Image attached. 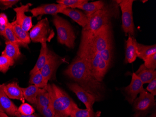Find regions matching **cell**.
Here are the masks:
<instances>
[{
	"label": "cell",
	"instance_id": "d6a6232c",
	"mask_svg": "<svg viewBox=\"0 0 156 117\" xmlns=\"http://www.w3.org/2000/svg\"><path fill=\"white\" fill-rule=\"evenodd\" d=\"M18 112L23 115H30L34 114L35 110L32 106L28 103H23L18 108Z\"/></svg>",
	"mask_w": 156,
	"mask_h": 117
},
{
	"label": "cell",
	"instance_id": "4dcf8cb0",
	"mask_svg": "<svg viewBox=\"0 0 156 117\" xmlns=\"http://www.w3.org/2000/svg\"><path fill=\"white\" fill-rule=\"evenodd\" d=\"M14 60L7 56L3 55L0 56V72L6 73L9 67L14 65Z\"/></svg>",
	"mask_w": 156,
	"mask_h": 117
},
{
	"label": "cell",
	"instance_id": "83f0119b",
	"mask_svg": "<svg viewBox=\"0 0 156 117\" xmlns=\"http://www.w3.org/2000/svg\"><path fill=\"white\" fill-rule=\"evenodd\" d=\"M29 83L37 86L39 89L44 88L48 84L45 82L40 70L30 75Z\"/></svg>",
	"mask_w": 156,
	"mask_h": 117
},
{
	"label": "cell",
	"instance_id": "d6986e66",
	"mask_svg": "<svg viewBox=\"0 0 156 117\" xmlns=\"http://www.w3.org/2000/svg\"><path fill=\"white\" fill-rule=\"evenodd\" d=\"M106 2L103 1H98L94 2H86L77 7V9H82L85 11L87 17L100 10L103 8Z\"/></svg>",
	"mask_w": 156,
	"mask_h": 117
},
{
	"label": "cell",
	"instance_id": "7402d4cb",
	"mask_svg": "<svg viewBox=\"0 0 156 117\" xmlns=\"http://www.w3.org/2000/svg\"><path fill=\"white\" fill-rule=\"evenodd\" d=\"M137 58L136 49L132 41V36L128 35V38L126 41L125 62L131 63L134 62Z\"/></svg>",
	"mask_w": 156,
	"mask_h": 117
},
{
	"label": "cell",
	"instance_id": "f1b7e54d",
	"mask_svg": "<svg viewBox=\"0 0 156 117\" xmlns=\"http://www.w3.org/2000/svg\"><path fill=\"white\" fill-rule=\"evenodd\" d=\"M109 66H110L107 63H106L101 57L100 60L97 68V73L95 78L98 81L102 82L103 78L106 73H107Z\"/></svg>",
	"mask_w": 156,
	"mask_h": 117
},
{
	"label": "cell",
	"instance_id": "60d3db41",
	"mask_svg": "<svg viewBox=\"0 0 156 117\" xmlns=\"http://www.w3.org/2000/svg\"><path fill=\"white\" fill-rule=\"evenodd\" d=\"M0 112H4L3 111V110H2V108L1 107V106H0Z\"/></svg>",
	"mask_w": 156,
	"mask_h": 117
},
{
	"label": "cell",
	"instance_id": "7c38bea8",
	"mask_svg": "<svg viewBox=\"0 0 156 117\" xmlns=\"http://www.w3.org/2000/svg\"><path fill=\"white\" fill-rule=\"evenodd\" d=\"M143 85L140 79L133 73L130 84L123 89L126 100L130 104H132L137 95L144 90Z\"/></svg>",
	"mask_w": 156,
	"mask_h": 117
},
{
	"label": "cell",
	"instance_id": "d4e9b609",
	"mask_svg": "<svg viewBox=\"0 0 156 117\" xmlns=\"http://www.w3.org/2000/svg\"><path fill=\"white\" fill-rule=\"evenodd\" d=\"M50 104V98L45 87L44 88L39 89L35 105L37 107H44L49 106Z\"/></svg>",
	"mask_w": 156,
	"mask_h": 117
},
{
	"label": "cell",
	"instance_id": "484cf974",
	"mask_svg": "<svg viewBox=\"0 0 156 117\" xmlns=\"http://www.w3.org/2000/svg\"><path fill=\"white\" fill-rule=\"evenodd\" d=\"M3 36H4L5 38L7 39V41L15 44L19 46H21L24 47H27L28 46V45L24 44L22 42H21L16 37V36L14 34L12 28H11V24L9 23L5 29Z\"/></svg>",
	"mask_w": 156,
	"mask_h": 117
},
{
	"label": "cell",
	"instance_id": "603a6c76",
	"mask_svg": "<svg viewBox=\"0 0 156 117\" xmlns=\"http://www.w3.org/2000/svg\"><path fill=\"white\" fill-rule=\"evenodd\" d=\"M10 24L13 32L18 40L27 45L30 43L31 40L30 37L29 33L28 32L23 30L22 27L17 24L15 21L10 23Z\"/></svg>",
	"mask_w": 156,
	"mask_h": 117
},
{
	"label": "cell",
	"instance_id": "e0dca14e",
	"mask_svg": "<svg viewBox=\"0 0 156 117\" xmlns=\"http://www.w3.org/2000/svg\"><path fill=\"white\" fill-rule=\"evenodd\" d=\"M0 106L4 112L12 117H15V114L18 111V108L13 103L10 98L4 93L0 87Z\"/></svg>",
	"mask_w": 156,
	"mask_h": 117
},
{
	"label": "cell",
	"instance_id": "6da1fadb",
	"mask_svg": "<svg viewBox=\"0 0 156 117\" xmlns=\"http://www.w3.org/2000/svg\"><path fill=\"white\" fill-rule=\"evenodd\" d=\"M64 74L93 96L96 101L99 102L103 99L105 93L104 84L92 75L85 60L76 56Z\"/></svg>",
	"mask_w": 156,
	"mask_h": 117
},
{
	"label": "cell",
	"instance_id": "74e56055",
	"mask_svg": "<svg viewBox=\"0 0 156 117\" xmlns=\"http://www.w3.org/2000/svg\"><path fill=\"white\" fill-rule=\"evenodd\" d=\"M146 90L149 91L150 94L155 96L156 95V78L151 81L150 83H149Z\"/></svg>",
	"mask_w": 156,
	"mask_h": 117
},
{
	"label": "cell",
	"instance_id": "3957f363",
	"mask_svg": "<svg viewBox=\"0 0 156 117\" xmlns=\"http://www.w3.org/2000/svg\"><path fill=\"white\" fill-rule=\"evenodd\" d=\"M50 98V105L56 117H69L78 107L66 92L56 84L48 83L45 87Z\"/></svg>",
	"mask_w": 156,
	"mask_h": 117
},
{
	"label": "cell",
	"instance_id": "9a60e30c",
	"mask_svg": "<svg viewBox=\"0 0 156 117\" xmlns=\"http://www.w3.org/2000/svg\"><path fill=\"white\" fill-rule=\"evenodd\" d=\"M60 13L70 17L82 28H85L88 23V17L86 14L75 9L66 8L63 9Z\"/></svg>",
	"mask_w": 156,
	"mask_h": 117
},
{
	"label": "cell",
	"instance_id": "30bf717a",
	"mask_svg": "<svg viewBox=\"0 0 156 117\" xmlns=\"http://www.w3.org/2000/svg\"><path fill=\"white\" fill-rule=\"evenodd\" d=\"M67 85L68 88L74 92L79 99L85 104L86 109L88 110L94 111L93 106L96 102V99L93 96L84 90L82 87L75 82L68 83Z\"/></svg>",
	"mask_w": 156,
	"mask_h": 117
},
{
	"label": "cell",
	"instance_id": "8fae6325",
	"mask_svg": "<svg viewBox=\"0 0 156 117\" xmlns=\"http://www.w3.org/2000/svg\"><path fill=\"white\" fill-rule=\"evenodd\" d=\"M31 5L30 3H28L14 9L16 13V19L15 21L26 32L30 31L33 26L32 16H27L25 14V12L29 11V8Z\"/></svg>",
	"mask_w": 156,
	"mask_h": 117
},
{
	"label": "cell",
	"instance_id": "b9f144b4",
	"mask_svg": "<svg viewBox=\"0 0 156 117\" xmlns=\"http://www.w3.org/2000/svg\"><path fill=\"white\" fill-rule=\"evenodd\" d=\"M0 44H1V42H0Z\"/></svg>",
	"mask_w": 156,
	"mask_h": 117
},
{
	"label": "cell",
	"instance_id": "4316f807",
	"mask_svg": "<svg viewBox=\"0 0 156 117\" xmlns=\"http://www.w3.org/2000/svg\"><path fill=\"white\" fill-rule=\"evenodd\" d=\"M101 112H94V111L88 110V109H81L76 107L70 114L69 117H98Z\"/></svg>",
	"mask_w": 156,
	"mask_h": 117
},
{
	"label": "cell",
	"instance_id": "2e32d148",
	"mask_svg": "<svg viewBox=\"0 0 156 117\" xmlns=\"http://www.w3.org/2000/svg\"><path fill=\"white\" fill-rule=\"evenodd\" d=\"M132 38L133 44L136 49L137 57L144 61L150 55L156 53V44L151 46L144 45L138 43L134 37L132 36Z\"/></svg>",
	"mask_w": 156,
	"mask_h": 117
},
{
	"label": "cell",
	"instance_id": "cb8c5ba5",
	"mask_svg": "<svg viewBox=\"0 0 156 117\" xmlns=\"http://www.w3.org/2000/svg\"><path fill=\"white\" fill-rule=\"evenodd\" d=\"M39 89V88L33 85L27 88H22L24 99L30 104H35Z\"/></svg>",
	"mask_w": 156,
	"mask_h": 117
},
{
	"label": "cell",
	"instance_id": "e575fe53",
	"mask_svg": "<svg viewBox=\"0 0 156 117\" xmlns=\"http://www.w3.org/2000/svg\"><path fill=\"white\" fill-rule=\"evenodd\" d=\"M37 109L44 117H56L50 105L47 107H37Z\"/></svg>",
	"mask_w": 156,
	"mask_h": 117
},
{
	"label": "cell",
	"instance_id": "ac0fdd59",
	"mask_svg": "<svg viewBox=\"0 0 156 117\" xmlns=\"http://www.w3.org/2000/svg\"><path fill=\"white\" fill-rule=\"evenodd\" d=\"M134 73L144 84L150 83L153 79L156 78V69L147 68L144 64H142L138 70Z\"/></svg>",
	"mask_w": 156,
	"mask_h": 117
},
{
	"label": "cell",
	"instance_id": "ab89813d",
	"mask_svg": "<svg viewBox=\"0 0 156 117\" xmlns=\"http://www.w3.org/2000/svg\"><path fill=\"white\" fill-rule=\"evenodd\" d=\"M0 117H9L5 112H0Z\"/></svg>",
	"mask_w": 156,
	"mask_h": 117
},
{
	"label": "cell",
	"instance_id": "f546056e",
	"mask_svg": "<svg viewBox=\"0 0 156 117\" xmlns=\"http://www.w3.org/2000/svg\"><path fill=\"white\" fill-rule=\"evenodd\" d=\"M58 4H62L67 8L71 9L77 8V7L86 3L88 1L86 0H57L56 1Z\"/></svg>",
	"mask_w": 156,
	"mask_h": 117
},
{
	"label": "cell",
	"instance_id": "5bb4252c",
	"mask_svg": "<svg viewBox=\"0 0 156 117\" xmlns=\"http://www.w3.org/2000/svg\"><path fill=\"white\" fill-rule=\"evenodd\" d=\"M0 87L9 98L20 100L24 103L25 99L23 97L22 90L17 82H14L6 85L2 84L0 85Z\"/></svg>",
	"mask_w": 156,
	"mask_h": 117
},
{
	"label": "cell",
	"instance_id": "7a4b0ae2",
	"mask_svg": "<svg viewBox=\"0 0 156 117\" xmlns=\"http://www.w3.org/2000/svg\"><path fill=\"white\" fill-rule=\"evenodd\" d=\"M112 24L101 27L95 33L82 29L77 56L87 60L97 53L113 47Z\"/></svg>",
	"mask_w": 156,
	"mask_h": 117
},
{
	"label": "cell",
	"instance_id": "52a82bcc",
	"mask_svg": "<svg viewBox=\"0 0 156 117\" xmlns=\"http://www.w3.org/2000/svg\"><path fill=\"white\" fill-rule=\"evenodd\" d=\"M119 8L122 11V27L123 31L127 36L131 35L134 37L135 34V27L133 21L132 6L133 0H116Z\"/></svg>",
	"mask_w": 156,
	"mask_h": 117
},
{
	"label": "cell",
	"instance_id": "8d00e7d4",
	"mask_svg": "<svg viewBox=\"0 0 156 117\" xmlns=\"http://www.w3.org/2000/svg\"><path fill=\"white\" fill-rule=\"evenodd\" d=\"M19 2L18 0H0V6L2 9H6L15 5Z\"/></svg>",
	"mask_w": 156,
	"mask_h": 117
},
{
	"label": "cell",
	"instance_id": "836d02e7",
	"mask_svg": "<svg viewBox=\"0 0 156 117\" xmlns=\"http://www.w3.org/2000/svg\"><path fill=\"white\" fill-rule=\"evenodd\" d=\"M144 66L149 69H155L156 68V53L150 55L144 60Z\"/></svg>",
	"mask_w": 156,
	"mask_h": 117
},
{
	"label": "cell",
	"instance_id": "f35d334b",
	"mask_svg": "<svg viewBox=\"0 0 156 117\" xmlns=\"http://www.w3.org/2000/svg\"><path fill=\"white\" fill-rule=\"evenodd\" d=\"M15 117H37L36 115H34V114L32 115H23L22 114H20L18 111L16 112L15 114Z\"/></svg>",
	"mask_w": 156,
	"mask_h": 117
},
{
	"label": "cell",
	"instance_id": "5b68a950",
	"mask_svg": "<svg viewBox=\"0 0 156 117\" xmlns=\"http://www.w3.org/2000/svg\"><path fill=\"white\" fill-rule=\"evenodd\" d=\"M52 23L57 30L58 43L70 49H73L76 37L71 24L67 20L58 15L53 16Z\"/></svg>",
	"mask_w": 156,
	"mask_h": 117
},
{
	"label": "cell",
	"instance_id": "8992f818",
	"mask_svg": "<svg viewBox=\"0 0 156 117\" xmlns=\"http://www.w3.org/2000/svg\"><path fill=\"white\" fill-rule=\"evenodd\" d=\"M30 40L34 43H42L50 42L54 36L53 30L51 28L47 18L38 21L30 30Z\"/></svg>",
	"mask_w": 156,
	"mask_h": 117
},
{
	"label": "cell",
	"instance_id": "4fadbf2b",
	"mask_svg": "<svg viewBox=\"0 0 156 117\" xmlns=\"http://www.w3.org/2000/svg\"><path fill=\"white\" fill-rule=\"evenodd\" d=\"M67 8L64 5L60 4H46L41 5L38 7L29 10L32 15V17H37L44 15H57L63 9Z\"/></svg>",
	"mask_w": 156,
	"mask_h": 117
},
{
	"label": "cell",
	"instance_id": "1f68e13d",
	"mask_svg": "<svg viewBox=\"0 0 156 117\" xmlns=\"http://www.w3.org/2000/svg\"><path fill=\"white\" fill-rule=\"evenodd\" d=\"M99 53L100 54L101 59L110 66L113 62V58H114L113 47H108L99 52Z\"/></svg>",
	"mask_w": 156,
	"mask_h": 117
},
{
	"label": "cell",
	"instance_id": "9c48e42d",
	"mask_svg": "<svg viewBox=\"0 0 156 117\" xmlns=\"http://www.w3.org/2000/svg\"><path fill=\"white\" fill-rule=\"evenodd\" d=\"M66 61L64 58L60 57L51 50H49L47 61L44 66L40 70L46 83L48 84L49 80L54 77L58 67Z\"/></svg>",
	"mask_w": 156,
	"mask_h": 117
},
{
	"label": "cell",
	"instance_id": "44dd1931",
	"mask_svg": "<svg viewBox=\"0 0 156 117\" xmlns=\"http://www.w3.org/2000/svg\"><path fill=\"white\" fill-rule=\"evenodd\" d=\"M2 55L7 56L15 61L19 59L22 54L18 45L6 41V47L2 53Z\"/></svg>",
	"mask_w": 156,
	"mask_h": 117
},
{
	"label": "cell",
	"instance_id": "277c9868",
	"mask_svg": "<svg viewBox=\"0 0 156 117\" xmlns=\"http://www.w3.org/2000/svg\"><path fill=\"white\" fill-rule=\"evenodd\" d=\"M120 8L116 1L106 3L101 9L88 17V23L82 29L95 33L103 26L112 24V19L118 18Z\"/></svg>",
	"mask_w": 156,
	"mask_h": 117
},
{
	"label": "cell",
	"instance_id": "ffe728a7",
	"mask_svg": "<svg viewBox=\"0 0 156 117\" xmlns=\"http://www.w3.org/2000/svg\"><path fill=\"white\" fill-rule=\"evenodd\" d=\"M48 52H49V49L47 47L46 43L41 44V48L39 57L36 63L35 64V66L30 71V75L37 71L41 70L44 66L48 59Z\"/></svg>",
	"mask_w": 156,
	"mask_h": 117
},
{
	"label": "cell",
	"instance_id": "d590c367",
	"mask_svg": "<svg viewBox=\"0 0 156 117\" xmlns=\"http://www.w3.org/2000/svg\"><path fill=\"white\" fill-rule=\"evenodd\" d=\"M9 23L8 19L6 14L4 13L0 14V35L3 36V33L7 25Z\"/></svg>",
	"mask_w": 156,
	"mask_h": 117
},
{
	"label": "cell",
	"instance_id": "ba28073f",
	"mask_svg": "<svg viewBox=\"0 0 156 117\" xmlns=\"http://www.w3.org/2000/svg\"><path fill=\"white\" fill-rule=\"evenodd\" d=\"M138 98L133 102V107L135 112L134 117H140L147 114L155 104L154 96L145 89L140 92Z\"/></svg>",
	"mask_w": 156,
	"mask_h": 117
}]
</instances>
